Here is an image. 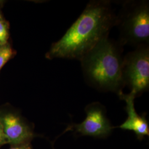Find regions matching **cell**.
I'll use <instances>...</instances> for the list:
<instances>
[{"instance_id": "obj_1", "label": "cell", "mask_w": 149, "mask_h": 149, "mask_svg": "<svg viewBox=\"0 0 149 149\" xmlns=\"http://www.w3.org/2000/svg\"><path fill=\"white\" fill-rule=\"evenodd\" d=\"M117 24V16L108 1H91L79 18L60 40L54 43L47 56L49 59L79 60L108 37Z\"/></svg>"}, {"instance_id": "obj_2", "label": "cell", "mask_w": 149, "mask_h": 149, "mask_svg": "<svg viewBox=\"0 0 149 149\" xmlns=\"http://www.w3.org/2000/svg\"><path fill=\"white\" fill-rule=\"evenodd\" d=\"M122 45L108 37L101 40L80 60L86 81L99 90L117 92L125 86Z\"/></svg>"}, {"instance_id": "obj_3", "label": "cell", "mask_w": 149, "mask_h": 149, "mask_svg": "<svg viewBox=\"0 0 149 149\" xmlns=\"http://www.w3.org/2000/svg\"><path fill=\"white\" fill-rule=\"evenodd\" d=\"M119 29V43L136 48L149 45V5L146 1H128L117 16Z\"/></svg>"}, {"instance_id": "obj_4", "label": "cell", "mask_w": 149, "mask_h": 149, "mask_svg": "<svg viewBox=\"0 0 149 149\" xmlns=\"http://www.w3.org/2000/svg\"><path fill=\"white\" fill-rule=\"evenodd\" d=\"M123 75L124 86L135 97L149 90V45L138 47L124 56Z\"/></svg>"}, {"instance_id": "obj_5", "label": "cell", "mask_w": 149, "mask_h": 149, "mask_svg": "<svg viewBox=\"0 0 149 149\" xmlns=\"http://www.w3.org/2000/svg\"><path fill=\"white\" fill-rule=\"evenodd\" d=\"M87 116L81 124H71L66 130H74L82 135L105 137L111 133L113 127L106 116L103 107L99 103H93L86 107Z\"/></svg>"}, {"instance_id": "obj_6", "label": "cell", "mask_w": 149, "mask_h": 149, "mask_svg": "<svg viewBox=\"0 0 149 149\" xmlns=\"http://www.w3.org/2000/svg\"><path fill=\"white\" fill-rule=\"evenodd\" d=\"M118 95L120 98L126 103L125 109L128 114L127 119L118 128L124 130L133 131L139 139L141 140L145 136H149V124L144 116H140L136 112L134 107V99L135 96L131 93H124L123 91Z\"/></svg>"}, {"instance_id": "obj_7", "label": "cell", "mask_w": 149, "mask_h": 149, "mask_svg": "<svg viewBox=\"0 0 149 149\" xmlns=\"http://www.w3.org/2000/svg\"><path fill=\"white\" fill-rule=\"evenodd\" d=\"M7 142L12 144H21L33 136L31 131L19 118L8 114L1 120Z\"/></svg>"}, {"instance_id": "obj_8", "label": "cell", "mask_w": 149, "mask_h": 149, "mask_svg": "<svg viewBox=\"0 0 149 149\" xmlns=\"http://www.w3.org/2000/svg\"><path fill=\"white\" fill-rule=\"evenodd\" d=\"M12 50L7 44L2 46L0 50V70L6 64L12 55Z\"/></svg>"}, {"instance_id": "obj_9", "label": "cell", "mask_w": 149, "mask_h": 149, "mask_svg": "<svg viewBox=\"0 0 149 149\" xmlns=\"http://www.w3.org/2000/svg\"><path fill=\"white\" fill-rule=\"evenodd\" d=\"M8 38L7 26L5 22L0 20V45L3 46L7 44Z\"/></svg>"}, {"instance_id": "obj_10", "label": "cell", "mask_w": 149, "mask_h": 149, "mask_svg": "<svg viewBox=\"0 0 149 149\" xmlns=\"http://www.w3.org/2000/svg\"><path fill=\"white\" fill-rule=\"evenodd\" d=\"M7 140L6 139L5 135L3 132V127L2 125V124L0 120V146L3 144L7 143Z\"/></svg>"}, {"instance_id": "obj_11", "label": "cell", "mask_w": 149, "mask_h": 149, "mask_svg": "<svg viewBox=\"0 0 149 149\" xmlns=\"http://www.w3.org/2000/svg\"><path fill=\"white\" fill-rule=\"evenodd\" d=\"M11 149H32V148L29 145H24L20 146L13 148Z\"/></svg>"}, {"instance_id": "obj_12", "label": "cell", "mask_w": 149, "mask_h": 149, "mask_svg": "<svg viewBox=\"0 0 149 149\" xmlns=\"http://www.w3.org/2000/svg\"><path fill=\"white\" fill-rule=\"evenodd\" d=\"M0 20H1V15H0Z\"/></svg>"}, {"instance_id": "obj_13", "label": "cell", "mask_w": 149, "mask_h": 149, "mask_svg": "<svg viewBox=\"0 0 149 149\" xmlns=\"http://www.w3.org/2000/svg\"><path fill=\"white\" fill-rule=\"evenodd\" d=\"M1 47H2V46H1V45H0V50H1Z\"/></svg>"}]
</instances>
